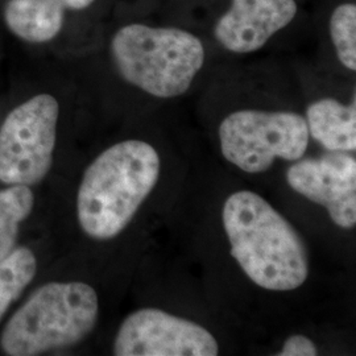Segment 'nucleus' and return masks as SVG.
Here are the masks:
<instances>
[{"instance_id":"obj_1","label":"nucleus","mask_w":356,"mask_h":356,"mask_svg":"<svg viewBox=\"0 0 356 356\" xmlns=\"http://www.w3.org/2000/svg\"><path fill=\"white\" fill-rule=\"evenodd\" d=\"M231 254L263 289L289 292L309 276V254L297 229L254 191L231 194L222 210Z\"/></svg>"},{"instance_id":"obj_2","label":"nucleus","mask_w":356,"mask_h":356,"mask_svg":"<svg viewBox=\"0 0 356 356\" xmlns=\"http://www.w3.org/2000/svg\"><path fill=\"white\" fill-rule=\"evenodd\" d=\"M160 168V156L147 141H122L101 153L86 169L76 195L83 232L97 241L118 236L152 193Z\"/></svg>"},{"instance_id":"obj_3","label":"nucleus","mask_w":356,"mask_h":356,"mask_svg":"<svg viewBox=\"0 0 356 356\" xmlns=\"http://www.w3.org/2000/svg\"><path fill=\"white\" fill-rule=\"evenodd\" d=\"M99 316L98 294L85 282H49L29 296L1 332L3 351L40 355L83 341Z\"/></svg>"},{"instance_id":"obj_4","label":"nucleus","mask_w":356,"mask_h":356,"mask_svg":"<svg viewBox=\"0 0 356 356\" xmlns=\"http://www.w3.org/2000/svg\"><path fill=\"white\" fill-rule=\"evenodd\" d=\"M111 51L120 76L157 98L185 94L204 63L200 38L177 28L123 26L115 33Z\"/></svg>"},{"instance_id":"obj_5","label":"nucleus","mask_w":356,"mask_h":356,"mask_svg":"<svg viewBox=\"0 0 356 356\" xmlns=\"http://www.w3.org/2000/svg\"><path fill=\"white\" fill-rule=\"evenodd\" d=\"M219 140L227 161L254 175L268 170L276 159H302L309 129L305 118L294 113L242 110L223 119Z\"/></svg>"},{"instance_id":"obj_6","label":"nucleus","mask_w":356,"mask_h":356,"mask_svg":"<svg viewBox=\"0 0 356 356\" xmlns=\"http://www.w3.org/2000/svg\"><path fill=\"white\" fill-rule=\"evenodd\" d=\"M60 104L38 94L13 108L0 128V181L36 185L48 175L56 147Z\"/></svg>"},{"instance_id":"obj_7","label":"nucleus","mask_w":356,"mask_h":356,"mask_svg":"<svg viewBox=\"0 0 356 356\" xmlns=\"http://www.w3.org/2000/svg\"><path fill=\"white\" fill-rule=\"evenodd\" d=\"M214 335L201 325L154 307L131 313L116 334V356H216Z\"/></svg>"},{"instance_id":"obj_8","label":"nucleus","mask_w":356,"mask_h":356,"mask_svg":"<svg viewBox=\"0 0 356 356\" xmlns=\"http://www.w3.org/2000/svg\"><path fill=\"white\" fill-rule=\"evenodd\" d=\"M286 181L296 193L323 206L337 226L355 227V157L331 152L318 159H300L289 166Z\"/></svg>"},{"instance_id":"obj_9","label":"nucleus","mask_w":356,"mask_h":356,"mask_svg":"<svg viewBox=\"0 0 356 356\" xmlns=\"http://www.w3.org/2000/svg\"><path fill=\"white\" fill-rule=\"evenodd\" d=\"M297 13L294 0H232L216 26L218 41L235 53H251L266 45Z\"/></svg>"},{"instance_id":"obj_10","label":"nucleus","mask_w":356,"mask_h":356,"mask_svg":"<svg viewBox=\"0 0 356 356\" xmlns=\"http://www.w3.org/2000/svg\"><path fill=\"white\" fill-rule=\"evenodd\" d=\"M3 16L16 38L31 44H44L61 32L65 6L61 0H7Z\"/></svg>"},{"instance_id":"obj_11","label":"nucleus","mask_w":356,"mask_h":356,"mask_svg":"<svg viewBox=\"0 0 356 356\" xmlns=\"http://www.w3.org/2000/svg\"><path fill=\"white\" fill-rule=\"evenodd\" d=\"M309 135L330 152L356 149L355 101L344 106L337 99L325 98L312 103L306 111Z\"/></svg>"},{"instance_id":"obj_12","label":"nucleus","mask_w":356,"mask_h":356,"mask_svg":"<svg viewBox=\"0 0 356 356\" xmlns=\"http://www.w3.org/2000/svg\"><path fill=\"white\" fill-rule=\"evenodd\" d=\"M38 270L35 254L26 247L13 248L0 260V321L33 280Z\"/></svg>"},{"instance_id":"obj_13","label":"nucleus","mask_w":356,"mask_h":356,"mask_svg":"<svg viewBox=\"0 0 356 356\" xmlns=\"http://www.w3.org/2000/svg\"><path fill=\"white\" fill-rule=\"evenodd\" d=\"M33 204L29 186L11 185L0 191V260L15 248L20 223L32 213Z\"/></svg>"},{"instance_id":"obj_14","label":"nucleus","mask_w":356,"mask_h":356,"mask_svg":"<svg viewBox=\"0 0 356 356\" xmlns=\"http://www.w3.org/2000/svg\"><path fill=\"white\" fill-rule=\"evenodd\" d=\"M330 33L338 58L342 64L356 70V6L346 3L335 8L330 20Z\"/></svg>"},{"instance_id":"obj_15","label":"nucleus","mask_w":356,"mask_h":356,"mask_svg":"<svg viewBox=\"0 0 356 356\" xmlns=\"http://www.w3.org/2000/svg\"><path fill=\"white\" fill-rule=\"evenodd\" d=\"M317 346L305 335H292L282 346L279 356H316Z\"/></svg>"},{"instance_id":"obj_16","label":"nucleus","mask_w":356,"mask_h":356,"mask_svg":"<svg viewBox=\"0 0 356 356\" xmlns=\"http://www.w3.org/2000/svg\"><path fill=\"white\" fill-rule=\"evenodd\" d=\"M64 3L65 8L81 11L90 7L95 0H61Z\"/></svg>"}]
</instances>
